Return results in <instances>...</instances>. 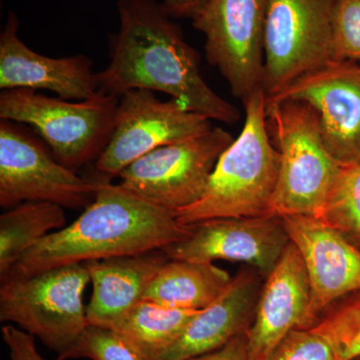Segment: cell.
<instances>
[{
  "label": "cell",
  "mask_w": 360,
  "mask_h": 360,
  "mask_svg": "<svg viewBox=\"0 0 360 360\" xmlns=\"http://www.w3.org/2000/svg\"><path fill=\"white\" fill-rule=\"evenodd\" d=\"M208 0H160L161 6L172 18H195Z\"/></svg>",
  "instance_id": "f1b7e54d"
},
{
  "label": "cell",
  "mask_w": 360,
  "mask_h": 360,
  "mask_svg": "<svg viewBox=\"0 0 360 360\" xmlns=\"http://www.w3.org/2000/svg\"><path fill=\"white\" fill-rule=\"evenodd\" d=\"M243 103L240 134L220 156L200 200L174 212L181 224L269 214L281 155L267 129L266 94L258 89Z\"/></svg>",
  "instance_id": "3957f363"
},
{
  "label": "cell",
  "mask_w": 360,
  "mask_h": 360,
  "mask_svg": "<svg viewBox=\"0 0 360 360\" xmlns=\"http://www.w3.org/2000/svg\"><path fill=\"white\" fill-rule=\"evenodd\" d=\"M246 333L236 335L224 347L188 360H250Z\"/></svg>",
  "instance_id": "83f0119b"
},
{
  "label": "cell",
  "mask_w": 360,
  "mask_h": 360,
  "mask_svg": "<svg viewBox=\"0 0 360 360\" xmlns=\"http://www.w3.org/2000/svg\"><path fill=\"white\" fill-rule=\"evenodd\" d=\"M269 360H338L333 348L311 328H296L277 347Z\"/></svg>",
  "instance_id": "484cf974"
},
{
  "label": "cell",
  "mask_w": 360,
  "mask_h": 360,
  "mask_svg": "<svg viewBox=\"0 0 360 360\" xmlns=\"http://www.w3.org/2000/svg\"><path fill=\"white\" fill-rule=\"evenodd\" d=\"M266 13L267 0H208L193 20L208 63L243 101L264 84Z\"/></svg>",
  "instance_id": "30bf717a"
},
{
  "label": "cell",
  "mask_w": 360,
  "mask_h": 360,
  "mask_svg": "<svg viewBox=\"0 0 360 360\" xmlns=\"http://www.w3.org/2000/svg\"><path fill=\"white\" fill-rule=\"evenodd\" d=\"M231 134L212 127L186 141L156 148L120 172V186L172 212L193 205L205 193Z\"/></svg>",
  "instance_id": "ba28073f"
},
{
  "label": "cell",
  "mask_w": 360,
  "mask_h": 360,
  "mask_svg": "<svg viewBox=\"0 0 360 360\" xmlns=\"http://www.w3.org/2000/svg\"><path fill=\"white\" fill-rule=\"evenodd\" d=\"M89 281L84 264L6 279L0 286V321L18 324L63 354L89 324L82 300Z\"/></svg>",
  "instance_id": "8992f818"
},
{
  "label": "cell",
  "mask_w": 360,
  "mask_h": 360,
  "mask_svg": "<svg viewBox=\"0 0 360 360\" xmlns=\"http://www.w3.org/2000/svg\"><path fill=\"white\" fill-rule=\"evenodd\" d=\"M144 360L117 331L108 326L89 324L72 345L56 360Z\"/></svg>",
  "instance_id": "cb8c5ba5"
},
{
  "label": "cell",
  "mask_w": 360,
  "mask_h": 360,
  "mask_svg": "<svg viewBox=\"0 0 360 360\" xmlns=\"http://www.w3.org/2000/svg\"><path fill=\"white\" fill-rule=\"evenodd\" d=\"M117 11L120 27L111 44L110 63L97 73L101 94L165 92L210 120L238 122V108L206 84L198 52L160 1L118 0Z\"/></svg>",
  "instance_id": "6da1fadb"
},
{
  "label": "cell",
  "mask_w": 360,
  "mask_h": 360,
  "mask_svg": "<svg viewBox=\"0 0 360 360\" xmlns=\"http://www.w3.org/2000/svg\"><path fill=\"white\" fill-rule=\"evenodd\" d=\"M212 120L177 99L162 101L153 91L132 89L120 97L115 127L96 161L99 177L110 179L156 148L186 141L212 129Z\"/></svg>",
  "instance_id": "8fae6325"
},
{
  "label": "cell",
  "mask_w": 360,
  "mask_h": 360,
  "mask_svg": "<svg viewBox=\"0 0 360 360\" xmlns=\"http://www.w3.org/2000/svg\"><path fill=\"white\" fill-rule=\"evenodd\" d=\"M291 243L302 255L310 286L307 328L333 303L360 290V250L316 217H283Z\"/></svg>",
  "instance_id": "5bb4252c"
},
{
  "label": "cell",
  "mask_w": 360,
  "mask_h": 360,
  "mask_svg": "<svg viewBox=\"0 0 360 360\" xmlns=\"http://www.w3.org/2000/svg\"><path fill=\"white\" fill-rule=\"evenodd\" d=\"M169 260L155 250L84 262L94 285L86 307L89 323L112 328L143 300L149 284Z\"/></svg>",
  "instance_id": "ac0fdd59"
},
{
  "label": "cell",
  "mask_w": 360,
  "mask_h": 360,
  "mask_svg": "<svg viewBox=\"0 0 360 360\" xmlns=\"http://www.w3.org/2000/svg\"><path fill=\"white\" fill-rule=\"evenodd\" d=\"M309 300L307 269L290 241L262 284L255 319L246 333L250 360H269L291 331L307 328Z\"/></svg>",
  "instance_id": "2e32d148"
},
{
  "label": "cell",
  "mask_w": 360,
  "mask_h": 360,
  "mask_svg": "<svg viewBox=\"0 0 360 360\" xmlns=\"http://www.w3.org/2000/svg\"><path fill=\"white\" fill-rule=\"evenodd\" d=\"M1 333L2 338L8 347L11 360H45L37 350L34 338L22 329L4 326Z\"/></svg>",
  "instance_id": "4316f807"
},
{
  "label": "cell",
  "mask_w": 360,
  "mask_h": 360,
  "mask_svg": "<svg viewBox=\"0 0 360 360\" xmlns=\"http://www.w3.org/2000/svg\"><path fill=\"white\" fill-rule=\"evenodd\" d=\"M355 360H360V357H359V359H355Z\"/></svg>",
  "instance_id": "f546056e"
},
{
  "label": "cell",
  "mask_w": 360,
  "mask_h": 360,
  "mask_svg": "<svg viewBox=\"0 0 360 360\" xmlns=\"http://www.w3.org/2000/svg\"><path fill=\"white\" fill-rule=\"evenodd\" d=\"M98 179L78 176L61 165L44 142L11 120H0V206L11 210L27 201L61 207H87Z\"/></svg>",
  "instance_id": "9c48e42d"
},
{
  "label": "cell",
  "mask_w": 360,
  "mask_h": 360,
  "mask_svg": "<svg viewBox=\"0 0 360 360\" xmlns=\"http://www.w3.org/2000/svg\"><path fill=\"white\" fill-rule=\"evenodd\" d=\"M267 98L309 104L335 160L341 165L360 162V65L355 61H330Z\"/></svg>",
  "instance_id": "7c38bea8"
},
{
  "label": "cell",
  "mask_w": 360,
  "mask_h": 360,
  "mask_svg": "<svg viewBox=\"0 0 360 360\" xmlns=\"http://www.w3.org/2000/svg\"><path fill=\"white\" fill-rule=\"evenodd\" d=\"M336 0H267L264 89L274 96L333 61Z\"/></svg>",
  "instance_id": "52a82bcc"
},
{
  "label": "cell",
  "mask_w": 360,
  "mask_h": 360,
  "mask_svg": "<svg viewBox=\"0 0 360 360\" xmlns=\"http://www.w3.org/2000/svg\"><path fill=\"white\" fill-rule=\"evenodd\" d=\"M232 278L213 264L170 259L149 284L142 300L200 311L226 290Z\"/></svg>",
  "instance_id": "d6986e66"
},
{
  "label": "cell",
  "mask_w": 360,
  "mask_h": 360,
  "mask_svg": "<svg viewBox=\"0 0 360 360\" xmlns=\"http://www.w3.org/2000/svg\"><path fill=\"white\" fill-rule=\"evenodd\" d=\"M319 219L360 250V162L341 165Z\"/></svg>",
  "instance_id": "7402d4cb"
},
{
  "label": "cell",
  "mask_w": 360,
  "mask_h": 360,
  "mask_svg": "<svg viewBox=\"0 0 360 360\" xmlns=\"http://www.w3.org/2000/svg\"><path fill=\"white\" fill-rule=\"evenodd\" d=\"M63 207L27 201L0 215V281L28 250L56 229L65 226Z\"/></svg>",
  "instance_id": "44dd1931"
},
{
  "label": "cell",
  "mask_w": 360,
  "mask_h": 360,
  "mask_svg": "<svg viewBox=\"0 0 360 360\" xmlns=\"http://www.w3.org/2000/svg\"><path fill=\"white\" fill-rule=\"evenodd\" d=\"M96 198L72 224L45 236L14 264L2 281L90 260L161 250L191 234L174 213L120 184L97 177Z\"/></svg>",
  "instance_id": "7a4b0ae2"
},
{
  "label": "cell",
  "mask_w": 360,
  "mask_h": 360,
  "mask_svg": "<svg viewBox=\"0 0 360 360\" xmlns=\"http://www.w3.org/2000/svg\"><path fill=\"white\" fill-rule=\"evenodd\" d=\"M311 329L328 341L338 360L359 359L360 290L333 303Z\"/></svg>",
  "instance_id": "603a6c76"
},
{
  "label": "cell",
  "mask_w": 360,
  "mask_h": 360,
  "mask_svg": "<svg viewBox=\"0 0 360 360\" xmlns=\"http://www.w3.org/2000/svg\"><path fill=\"white\" fill-rule=\"evenodd\" d=\"M120 97L99 94L80 103H70L37 94V90H4L0 120L30 125L52 155L75 170L97 160L108 146Z\"/></svg>",
  "instance_id": "5b68a950"
},
{
  "label": "cell",
  "mask_w": 360,
  "mask_h": 360,
  "mask_svg": "<svg viewBox=\"0 0 360 360\" xmlns=\"http://www.w3.org/2000/svg\"><path fill=\"white\" fill-rule=\"evenodd\" d=\"M255 267L243 269L231 284L205 309L200 310L161 360H188L224 347L250 329L262 288Z\"/></svg>",
  "instance_id": "e0dca14e"
},
{
  "label": "cell",
  "mask_w": 360,
  "mask_h": 360,
  "mask_svg": "<svg viewBox=\"0 0 360 360\" xmlns=\"http://www.w3.org/2000/svg\"><path fill=\"white\" fill-rule=\"evenodd\" d=\"M331 58L333 61L360 60V0H336Z\"/></svg>",
  "instance_id": "d4e9b609"
},
{
  "label": "cell",
  "mask_w": 360,
  "mask_h": 360,
  "mask_svg": "<svg viewBox=\"0 0 360 360\" xmlns=\"http://www.w3.org/2000/svg\"><path fill=\"white\" fill-rule=\"evenodd\" d=\"M266 122L281 155L269 214L319 219L341 165L324 144L319 116L302 101L266 96Z\"/></svg>",
  "instance_id": "277c9868"
},
{
  "label": "cell",
  "mask_w": 360,
  "mask_h": 360,
  "mask_svg": "<svg viewBox=\"0 0 360 360\" xmlns=\"http://www.w3.org/2000/svg\"><path fill=\"white\" fill-rule=\"evenodd\" d=\"M191 236L161 248L172 260L243 262L266 278L290 243L283 217L212 219L191 224Z\"/></svg>",
  "instance_id": "4fadbf2b"
},
{
  "label": "cell",
  "mask_w": 360,
  "mask_h": 360,
  "mask_svg": "<svg viewBox=\"0 0 360 360\" xmlns=\"http://www.w3.org/2000/svg\"><path fill=\"white\" fill-rule=\"evenodd\" d=\"M198 311L172 309L141 300L112 328L144 360H161Z\"/></svg>",
  "instance_id": "ffe728a7"
},
{
  "label": "cell",
  "mask_w": 360,
  "mask_h": 360,
  "mask_svg": "<svg viewBox=\"0 0 360 360\" xmlns=\"http://www.w3.org/2000/svg\"><path fill=\"white\" fill-rule=\"evenodd\" d=\"M20 21L9 11L0 34V89H44L65 101H86L101 94L91 59L84 54L51 58L18 37Z\"/></svg>",
  "instance_id": "9a60e30c"
}]
</instances>
